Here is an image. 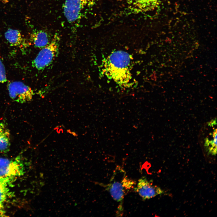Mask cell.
<instances>
[{"mask_svg": "<svg viewBox=\"0 0 217 217\" xmlns=\"http://www.w3.org/2000/svg\"><path fill=\"white\" fill-rule=\"evenodd\" d=\"M131 58L127 52L118 51L112 53L104 63L106 74L116 82L122 85L127 84L131 79Z\"/></svg>", "mask_w": 217, "mask_h": 217, "instance_id": "obj_1", "label": "cell"}, {"mask_svg": "<svg viewBox=\"0 0 217 217\" xmlns=\"http://www.w3.org/2000/svg\"><path fill=\"white\" fill-rule=\"evenodd\" d=\"M120 168L118 167L114 172L110 182L103 185L104 187L110 193L113 199L117 202L121 201L126 193L135 184V182L128 178L125 173L119 179Z\"/></svg>", "mask_w": 217, "mask_h": 217, "instance_id": "obj_2", "label": "cell"}, {"mask_svg": "<svg viewBox=\"0 0 217 217\" xmlns=\"http://www.w3.org/2000/svg\"><path fill=\"white\" fill-rule=\"evenodd\" d=\"M59 39L58 35L55 34L51 42L42 48L32 62L34 68L41 70L51 64L58 53Z\"/></svg>", "mask_w": 217, "mask_h": 217, "instance_id": "obj_3", "label": "cell"}, {"mask_svg": "<svg viewBox=\"0 0 217 217\" xmlns=\"http://www.w3.org/2000/svg\"><path fill=\"white\" fill-rule=\"evenodd\" d=\"M20 156L14 159L0 157V180L8 184L24 173Z\"/></svg>", "mask_w": 217, "mask_h": 217, "instance_id": "obj_4", "label": "cell"}, {"mask_svg": "<svg viewBox=\"0 0 217 217\" xmlns=\"http://www.w3.org/2000/svg\"><path fill=\"white\" fill-rule=\"evenodd\" d=\"M93 0H65L63 10L65 17L70 23H74L81 17L82 12L92 5Z\"/></svg>", "mask_w": 217, "mask_h": 217, "instance_id": "obj_5", "label": "cell"}, {"mask_svg": "<svg viewBox=\"0 0 217 217\" xmlns=\"http://www.w3.org/2000/svg\"><path fill=\"white\" fill-rule=\"evenodd\" d=\"M8 89L10 98L14 102L23 103L30 101L33 92L31 88L20 81L10 82Z\"/></svg>", "mask_w": 217, "mask_h": 217, "instance_id": "obj_6", "label": "cell"}, {"mask_svg": "<svg viewBox=\"0 0 217 217\" xmlns=\"http://www.w3.org/2000/svg\"><path fill=\"white\" fill-rule=\"evenodd\" d=\"M134 189L144 200L153 198L164 192L161 188L153 185L145 177L139 179L137 186Z\"/></svg>", "mask_w": 217, "mask_h": 217, "instance_id": "obj_7", "label": "cell"}, {"mask_svg": "<svg viewBox=\"0 0 217 217\" xmlns=\"http://www.w3.org/2000/svg\"><path fill=\"white\" fill-rule=\"evenodd\" d=\"M10 145V131L5 122H0V151L8 152Z\"/></svg>", "mask_w": 217, "mask_h": 217, "instance_id": "obj_8", "label": "cell"}, {"mask_svg": "<svg viewBox=\"0 0 217 217\" xmlns=\"http://www.w3.org/2000/svg\"><path fill=\"white\" fill-rule=\"evenodd\" d=\"M30 39L34 46L39 48L44 47L50 42L48 33L42 30L33 31L30 34Z\"/></svg>", "mask_w": 217, "mask_h": 217, "instance_id": "obj_9", "label": "cell"}, {"mask_svg": "<svg viewBox=\"0 0 217 217\" xmlns=\"http://www.w3.org/2000/svg\"><path fill=\"white\" fill-rule=\"evenodd\" d=\"M5 39L12 46H18L24 43L22 35L19 30L8 29L5 33Z\"/></svg>", "mask_w": 217, "mask_h": 217, "instance_id": "obj_10", "label": "cell"}, {"mask_svg": "<svg viewBox=\"0 0 217 217\" xmlns=\"http://www.w3.org/2000/svg\"><path fill=\"white\" fill-rule=\"evenodd\" d=\"M8 184L0 180V209L3 210V203L6 200L8 190L7 187Z\"/></svg>", "mask_w": 217, "mask_h": 217, "instance_id": "obj_11", "label": "cell"}, {"mask_svg": "<svg viewBox=\"0 0 217 217\" xmlns=\"http://www.w3.org/2000/svg\"><path fill=\"white\" fill-rule=\"evenodd\" d=\"M137 2L140 4L139 6L140 5L141 8L146 11L154 9L158 4V0H138Z\"/></svg>", "mask_w": 217, "mask_h": 217, "instance_id": "obj_12", "label": "cell"}, {"mask_svg": "<svg viewBox=\"0 0 217 217\" xmlns=\"http://www.w3.org/2000/svg\"><path fill=\"white\" fill-rule=\"evenodd\" d=\"M7 80L5 67L0 55V82L3 83Z\"/></svg>", "mask_w": 217, "mask_h": 217, "instance_id": "obj_13", "label": "cell"}, {"mask_svg": "<svg viewBox=\"0 0 217 217\" xmlns=\"http://www.w3.org/2000/svg\"><path fill=\"white\" fill-rule=\"evenodd\" d=\"M4 211L0 210V216H4Z\"/></svg>", "mask_w": 217, "mask_h": 217, "instance_id": "obj_14", "label": "cell"}, {"mask_svg": "<svg viewBox=\"0 0 217 217\" xmlns=\"http://www.w3.org/2000/svg\"><path fill=\"white\" fill-rule=\"evenodd\" d=\"M131 0V1H132V0H133V1H134V0Z\"/></svg>", "mask_w": 217, "mask_h": 217, "instance_id": "obj_15", "label": "cell"}]
</instances>
